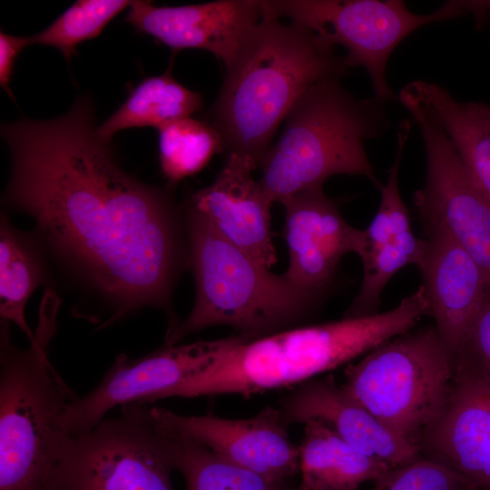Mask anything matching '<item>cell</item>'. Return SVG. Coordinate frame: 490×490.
Returning <instances> with one entry per match:
<instances>
[{"label":"cell","instance_id":"6da1fadb","mask_svg":"<svg viewBox=\"0 0 490 490\" xmlns=\"http://www.w3.org/2000/svg\"><path fill=\"white\" fill-rule=\"evenodd\" d=\"M96 128L87 97L53 120L3 124L6 200L113 302L110 321L145 306L169 309L181 256L172 202L126 173Z\"/></svg>","mask_w":490,"mask_h":490},{"label":"cell","instance_id":"7a4b0ae2","mask_svg":"<svg viewBox=\"0 0 490 490\" xmlns=\"http://www.w3.org/2000/svg\"><path fill=\"white\" fill-rule=\"evenodd\" d=\"M350 69L345 56L309 27L264 14L225 66L205 122L219 133L226 157L239 156L257 170L299 97Z\"/></svg>","mask_w":490,"mask_h":490},{"label":"cell","instance_id":"3957f363","mask_svg":"<svg viewBox=\"0 0 490 490\" xmlns=\"http://www.w3.org/2000/svg\"><path fill=\"white\" fill-rule=\"evenodd\" d=\"M430 317L420 285L385 312L316 325H302L252 340L230 350L199 377L187 398L237 394L245 397L296 387L349 364L379 344L415 328Z\"/></svg>","mask_w":490,"mask_h":490},{"label":"cell","instance_id":"277c9868","mask_svg":"<svg viewBox=\"0 0 490 490\" xmlns=\"http://www.w3.org/2000/svg\"><path fill=\"white\" fill-rule=\"evenodd\" d=\"M333 78L309 86L284 120L279 139L259 168L269 201L282 203L301 191L323 188L334 175H359L381 189L365 142L390 126L386 103L358 98Z\"/></svg>","mask_w":490,"mask_h":490},{"label":"cell","instance_id":"5b68a950","mask_svg":"<svg viewBox=\"0 0 490 490\" xmlns=\"http://www.w3.org/2000/svg\"><path fill=\"white\" fill-rule=\"evenodd\" d=\"M186 224L195 299L188 317L167 331L164 345L220 325L252 340L302 326L315 309L318 294L272 273L189 207Z\"/></svg>","mask_w":490,"mask_h":490},{"label":"cell","instance_id":"8992f818","mask_svg":"<svg viewBox=\"0 0 490 490\" xmlns=\"http://www.w3.org/2000/svg\"><path fill=\"white\" fill-rule=\"evenodd\" d=\"M8 324L1 321L0 490H48L77 397L45 352L54 325L39 323L38 342L24 349L11 342Z\"/></svg>","mask_w":490,"mask_h":490},{"label":"cell","instance_id":"52a82bcc","mask_svg":"<svg viewBox=\"0 0 490 490\" xmlns=\"http://www.w3.org/2000/svg\"><path fill=\"white\" fill-rule=\"evenodd\" d=\"M453 360L435 326L411 329L344 370L341 386L392 432L416 446L444 407Z\"/></svg>","mask_w":490,"mask_h":490},{"label":"cell","instance_id":"ba28073f","mask_svg":"<svg viewBox=\"0 0 490 490\" xmlns=\"http://www.w3.org/2000/svg\"><path fill=\"white\" fill-rule=\"evenodd\" d=\"M70 436L48 490H173L169 441L143 403Z\"/></svg>","mask_w":490,"mask_h":490},{"label":"cell","instance_id":"9c48e42d","mask_svg":"<svg viewBox=\"0 0 490 490\" xmlns=\"http://www.w3.org/2000/svg\"><path fill=\"white\" fill-rule=\"evenodd\" d=\"M266 15L304 24L330 44L343 46L350 68L362 66L375 97L387 103L396 95L387 80V64L396 47L426 24L462 16V1H448L417 15L401 0H262Z\"/></svg>","mask_w":490,"mask_h":490},{"label":"cell","instance_id":"30bf717a","mask_svg":"<svg viewBox=\"0 0 490 490\" xmlns=\"http://www.w3.org/2000/svg\"><path fill=\"white\" fill-rule=\"evenodd\" d=\"M398 100L417 124L425 146L426 180L413 197L424 230L448 232L478 263L490 283V201L420 99L406 85Z\"/></svg>","mask_w":490,"mask_h":490},{"label":"cell","instance_id":"8fae6325","mask_svg":"<svg viewBox=\"0 0 490 490\" xmlns=\"http://www.w3.org/2000/svg\"><path fill=\"white\" fill-rule=\"evenodd\" d=\"M246 340L244 336L235 334L216 340L164 345L135 359L122 354L92 391L77 397L69 406L64 428L71 436H77L93 429L116 406L185 397L200 377Z\"/></svg>","mask_w":490,"mask_h":490},{"label":"cell","instance_id":"7c38bea8","mask_svg":"<svg viewBox=\"0 0 490 490\" xmlns=\"http://www.w3.org/2000/svg\"><path fill=\"white\" fill-rule=\"evenodd\" d=\"M160 426L193 438L214 454L268 479L285 481L299 474V450L281 422L278 407H266L246 419L211 414L183 416L151 407Z\"/></svg>","mask_w":490,"mask_h":490},{"label":"cell","instance_id":"4fadbf2b","mask_svg":"<svg viewBox=\"0 0 490 490\" xmlns=\"http://www.w3.org/2000/svg\"><path fill=\"white\" fill-rule=\"evenodd\" d=\"M281 204L285 208L283 235L289 250L284 275L298 287L319 295L346 254H363L365 230L346 221L323 188L301 191Z\"/></svg>","mask_w":490,"mask_h":490},{"label":"cell","instance_id":"5bb4252c","mask_svg":"<svg viewBox=\"0 0 490 490\" xmlns=\"http://www.w3.org/2000/svg\"><path fill=\"white\" fill-rule=\"evenodd\" d=\"M125 17L137 32L177 52L201 49L227 66L264 17L262 0H219L180 6L132 1Z\"/></svg>","mask_w":490,"mask_h":490},{"label":"cell","instance_id":"9a60e30c","mask_svg":"<svg viewBox=\"0 0 490 490\" xmlns=\"http://www.w3.org/2000/svg\"><path fill=\"white\" fill-rule=\"evenodd\" d=\"M418 448L475 490H490V387L455 370L447 400L423 432Z\"/></svg>","mask_w":490,"mask_h":490},{"label":"cell","instance_id":"2e32d148","mask_svg":"<svg viewBox=\"0 0 490 490\" xmlns=\"http://www.w3.org/2000/svg\"><path fill=\"white\" fill-rule=\"evenodd\" d=\"M278 409L287 427L318 420L360 452L392 467L422 456L416 446L388 429L331 375L296 386L281 397Z\"/></svg>","mask_w":490,"mask_h":490},{"label":"cell","instance_id":"e0dca14e","mask_svg":"<svg viewBox=\"0 0 490 490\" xmlns=\"http://www.w3.org/2000/svg\"><path fill=\"white\" fill-rule=\"evenodd\" d=\"M418 268L438 336L455 357L490 287L485 272L452 236L441 230H425Z\"/></svg>","mask_w":490,"mask_h":490},{"label":"cell","instance_id":"ac0fdd59","mask_svg":"<svg viewBox=\"0 0 490 490\" xmlns=\"http://www.w3.org/2000/svg\"><path fill=\"white\" fill-rule=\"evenodd\" d=\"M255 170L239 156H227L213 182L196 191L187 207L223 239L270 269L277 262L270 228L272 204L253 178Z\"/></svg>","mask_w":490,"mask_h":490},{"label":"cell","instance_id":"d6986e66","mask_svg":"<svg viewBox=\"0 0 490 490\" xmlns=\"http://www.w3.org/2000/svg\"><path fill=\"white\" fill-rule=\"evenodd\" d=\"M298 490H357L394 468L360 452L318 420L304 423Z\"/></svg>","mask_w":490,"mask_h":490},{"label":"cell","instance_id":"ffe728a7","mask_svg":"<svg viewBox=\"0 0 490 490\" xmlns=\"http://www.w3.org/2000/svg\"><path fill=\"white\" fill-rule=\"evenodd\" d=\"M407 86L436 119L473 181L490 201V121L437 83L416 80Z\"/></svg>","mask_w":490,"mask_h":490},{"label":"cell","instance_id":"44dd1931","mask_svg":"<svg viewBox=\"0 0 490 490\" xmlns=\"http://www.w3.org/2000/svg\"><path fill=\"white\" fill-rule=\"evenodd\" d=\"M202 105L201 94L178 83L168 69L162 75L142 80L96 130L110 143L119 131L141 127L159 129L175 120L191 117Z\"/></svg>","mask_w":490,"mask_h":490},{"label":"cell","instance_id":"7402d4cb","mask_svg":"<svg viewBox=\"0 0 490 490\" xmlns=\"http://www.w3.org/2000/svg\"><path fill=\"white\" fill-rule=\"evenodd\" d=\"M155 424L167 436L173 467L182 475L185 490H298L295 479H268L221 458L193 438Z\"/></svg>","mask_w":490,"mask_h":490},{"label":"cell","instance_id":"603a6c76","mask_svg":"<svg viewBox=\"0 0 490 490\" xmlns=\"http://www.w3.org/2000/svg\"><path fill=\"white\" fill-rule=\"evenodd\" d=\"M43 268L25 237L1 217L0 227V316L1 321L15 324L31 345L38 342L24 316L26 302L43 282Z\"/></svg>","mask_w":490,"mask_h":490},{"label":"cell","instance_id":"cb8c5ba5","mask_svg":"<svg viewBox=\"0 0 490 490\" xmlns=\"http://www.w3.org/2000/svg\"><path fill=\"white\" fill-rule=\"evenodd\" d=\"M158 132L160 164L170 183L200 172L222 152L219 133L205 121L185 117L162 126Z\"/></svg>","mask_w":490,"mask_h":490},{"label":"cell","instance_id":"d4e9b609","mask_svg":"<svg viewBox=\"0 0 490 490\" xmlns=\"http://www.w3.org/2000/svg\"><path fill=\"white\" fill-rule=\"evenodd\" d=\"M424 246V239L416 238L411 230L361 257V286L343 318H359L377 313L380 297L387 282L403 267L410 264L416 266Z\"/></svg>","mask_w":490,"mask_h":490},{"label":"cell","instance_id":"484cf974","mask_svg":"<svg viewBox=\"0 0 490 490\" xmlns=\"http://www.w3.org/2000/svg\"><path fill=\"white\" fill-rule=\"evenodd\" d=\"M131 3L126 0L76 1L44 30L29 36L30 44L54 47L70 61L80 44L98 36Z\"/></svg>","mask_w":490,"mask_h":490},{"label":"cell","instance_id":"4316f807","mask_svg":"<svg viewBox=\"0 0 490 490\" xmlns=\"http://www.w3.org/2000/svg\"><path fill=\"white\" fill-rule=\"evenodd\" d=\"M410 128L408 119L402 121L399 125L397 153L393 164L387 172L386 183L380 189L378 210L368 227L364 230L366 248L363 255L382 247L400 234L411 231L409 212L399 190L400 162Z\"/></svg>","mask_w":490,"mask_h":490},{"label":"cell","instance_id":"83f0119b","mask_svg":"<svg viewBox=\"0 0 490 490\" xmlns=\"http://www.w3.org/2000/svg\"><path fill=\"white\" fill-rule=\"evenodd\" d=\"M369 490H475L460 475L445 466L420 456L390 469Z\"/></svg>","mask_w":490,"mask_h":490},{"label":"cell","instance_id":"f1b7e54d","mask_svg":"<svg viewBox=\"0 0 490 490\" xmlns=\"http://www.w3.org/2000/svg\"><path fill=\"white\" fill-rule=\"evenodd\" d=\"M458 370L490 387V287L454 359Z\"/></svg>","mask_w":490,"mask_h":490},{"label":"cell","instance_id":"f546056e","mask_svg":"<svg viewBox=\"0 0 490 490\" xmlns=\"http://www.w3.org/2000/svg\"><path fill=\"white\" fill-rule=\"evenodd\" d=\"M29 36H15L1 31L0 34V85L13 99L10 83L20 52L30 45Z\"/></svg>","mask_w":490,"mask_h":490},{"label":"cell","instance_id":"4dcf8cb0","mask_svg":"<svg viewBox=\"0 0 490 490\" xmlns=\"http://www.w3.org/2000/svg\"><path fill=\"white\" fill-rule=\"evenodd\" d=\"M477 4L485 15L486 13H490V1H477Z\"/></svg>","mask_w":490,"mask_h":490}]
</instances>
